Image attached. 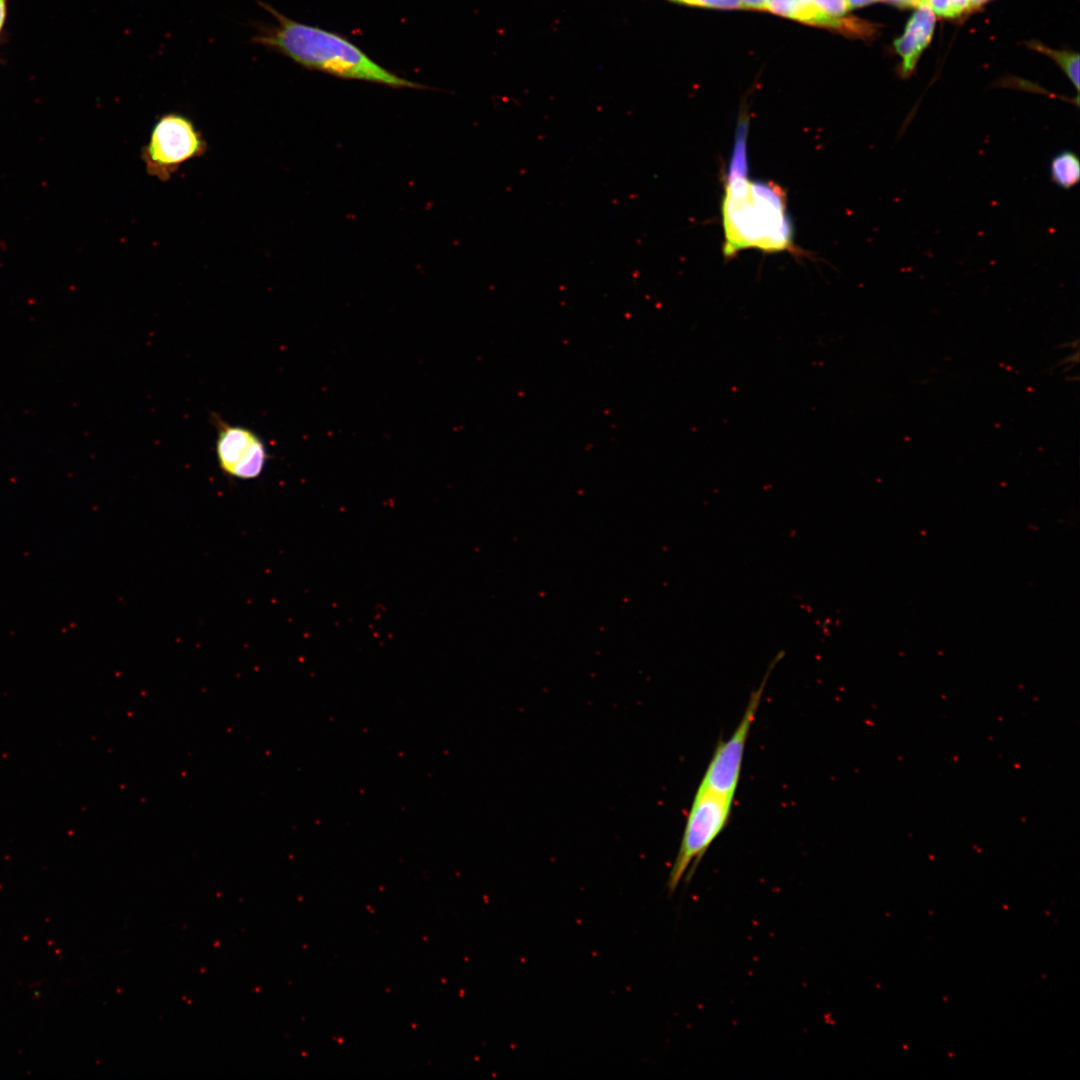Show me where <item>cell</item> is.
Listing matches in <instances>:
<instances>
[{
	"label": "cell",
	"instance_id": "7c38bea8",
	"mask_svg": "<svg viewBox=\"0 0 1080 1080\" xmlns=\"http://www.w3.org/2000/svg\"><path fill=\"white\" fill-rule=\"evenodd\" d=\"M811 1L821 13H823L824 15H826V16H828L830 18H833V19L842 18L846 14L847 10L849 9V5H848L847 0H811Z\"/></svg>",
	"mask_w": 1080,
	"mask_h": 1080
},
{
	"label": "cell",
	"instance_id": "7a4b0ae2",
	"mask_svg": "<svg viewBox=\"0 0 1080 1080\" xmlns=\"http://www.w3.org/2000/svg\"><path fill=\"white\" fill-rule=\"evenodd\" d=\"M276 23L257 26L252 43L275 51L296 64L344 79L396 88H423L382 67L342 35L286 17L271 5L258 2Z\"/></svg>",
	"mask_w": 1080,
	"mask_h": 1080
},
{
	"label": "cell",
	"instance_id": "9a60e30c",
	"mask_svg": "<svg viewBox=\"0 0 1080 1080\" xmlns=\"http://www.w3.org/2000/svg\"><path fill=\"white\" fill-rule=\"evenodd\" d=\"M902 7H918L923 0H887Z\"/></svg>",
	"mask_w": 1080,
	"mask_h": 1080
},
{
	"label": "cell",
	"instance_id": "8fae6325",
	"mask_svg": "<svg viewBox=\"0 0 1080 1080\" xmlns=\"http://www.w3.org/2000/svg\"><path fill=\"white\" fill-rule=\"evenodd\" d=\"M931 11L941 17L953 18L972 8L969 0H923Z\"/></svg>",
	"mask_w": 1080,
	"mask_h": 1080
},
{
	"label": "cell",
	"instance_id": "6da1fadb",
	"mask_svg": "<svg viewBox=\"0 0 1080 1080\" xmlns=\"http://www.w3.org/2000/svg\"><path fill=\"white\" fill-rule=\"evenodd\" d=\"M746 130L745 121L740 127L721 202L723 254L730 258L745 249L794 252L784 190L775 183L752 181L746 175Z\"/></svg>",
	"mask_w": 1080,
	"mask_h": 1080
},
{
	"label": "cell",
	"instance_id": "4fadbf2b",
	"mask_svg": "<svg viewBox=\"0 0 1080 1080\" xmlns=\"http://www.w3.org/2000/svg\"><path fill=\"white\" fill-rule=\"evenodd\" d=\"M682 4L709 8L734 9L742 7L739 0H672Z\"/></svg>",
	"mask_w": 1080,
	"mask_h": 1080
},
{
	"label": "cell",
	"instance_id": "52a82bcc",
	"mask_svg": "<svg viewBox=\"0 0 1080 1080\" xmlns=\"http://www.w3.org/2000/svg\"><path fill=\"white\" fill-rule=\"evenodd\" d=\"M935 28V14L922 1L909 19L903 35L894 42V47L902 59L901 76L909 77L916 63L928 46Z\"/></svg>",
	"mask_w": 1080,
	"mask_h": 1080
},
{
	"label": "cell",
	"instance_id": "5b68a950",
	"mask_svg": "<svg viewBox=\"0 0 1080 1080\" xmlns=\"http://www.w3.org/2000/svg\"><path fill=\"white\" fill-rule=\"evenodd\" d=\"M779 651L771 659L759 686L753 690L744 714L727 740H720L706 767L698 789L734 799L741 777L745 747L755 720L766 683L773 669L784 658Z\"/></svg>",
	"mask_w": 1080,
	"mask_h": 1080
},
{
	"label": "cell",
	"instance_id": "9c48e42d",
	"mask_svg": "<svg viewBox=\"0 0 1080 1080\" xmlns=\"http://www.w3.org/2000/svg\"><path fill=\"white\" fill-rule=\"evenodd\" d=\"M1049 173L1051 180L1058 187L1064 190L1075 187L1080 180L1078 155L1071 150L1059 152L1051 159Z\"/></svg>",
	"mask_w": 1080,
	"mask_h": 1080
},
{
	"label": "cell",
	"instance_id": "e0dca14e",
	"mask_svg": "<svg viewBox=\"0 0 1080 1080\" xmlns=\"http://www.w3.org/2000/svg\"><path fill=\"white\" fill-rule=\"evenodd\" d=\"M6 15V3L5 0H0V30L3 26Z\"/></svg>",
	"mask_w": 1080,
	"mask_h": 1080
},
{
	"label": "cell",
	"instance_id": "5bb4252c",
	"mask_svg": "<svg viewBox=\"0 0 1080 1080\" xmlns=\"http://www.w3.org/2000/svg\"><path fill=\"white\" fill-rule=\"evenodd\" d=\"M744 7L749 8H765L768 0H739Z\"/></svg>",
	"mask_w": 1080,
	"mask_h": 1080
},
{
	"label": "cell",
	"instance_id": "30bf717a",
	"mask_svg": "<svg viewBox=\"0 0 1080 1080\" xmlns=\"http://www.w3.org/2000/svg\"><path fill=\"white\" fill-rule=\"evenodd\" d=\"M1031 47L1052 58L1072 82L1077 93L1079 92V55L1077 53L1054 50L1034 42Z\"/></svg>",
	"mask_w": 1080,
	"mask_h": 1080
},
{
	"label": "cell",
	"instance_id": "2e32d148",
	"mask_svg": "<svg viewBox=\"0 0 1080 1080\" xmlns=\"http://www.w3.org/2000/svg\"><path fill=\"white\" fill-rule=\"evenodd\" d=\"M875 1H879V0H847L849 8L861 7L863 5H867V4L875 2Z\"/></svg>",
	"mask_w": 1080,
	"mask_h": 1080
},
{
	"label": "cell",
	"instance_id": "277c9868",
	"mask_svg": "<svg viewBox=\"0 0 1080 1080\" xmlns=\"http://www.w3.org/2000/svg\"><path fill=\"white\" fill-rule=\"evenodd\" d=\"M207 142L194 122L180 113H167L154 124L141 149L147 174L166 182L187 161L204 155Z\"/></svg>",
	"mask_w": 1080,
	"mask_h": 1080
},
{
	"label": "cell",
	"instance_id": "8992f818",
	"mask_svg": "<svg viewBox=\"0 0 1080 1080\" xmlns=\"http://www.w3.org/2000/svg\"><path fill=\"white\" fill-rule=\"evenodd\" d=\"M217 428L216 458L222 472L234 479L258 478L266 465L265 443L250 428L231 425L215 417Z\"/></svg>",
	"mask_w": 1080,
	"mask_h": 1080
},
{
	"label": "cell",
	"instance_id": "3957f363",
	"mask_svg": "<svg viewBox=\"0 0 1080 1080\" xmlns=\"http://www.w3.org/2000/svg\"><path fill=\"white\" fill-rule=\"evenodd\" d=\"M733 800L697 788L669 873V894L676 891L684 878L691 879L707 850L727 826Z\"/></svg>",
	"mask_w": 1080,
	"mask_h": 1080
},
{
	"label": "cell",
	"instance_id": "ac0fdd59",
	"mask_svg": "<svg viewBox=\"0 0 1080 1080\" xmlns=\"http://www.w3.org/2000/svg\"><path fill=\"white\" fill-rule=\"evenodd\" d=\"M984 1H985V0H969V2H970V4H971V6H972V7H975V6H977V5L981 4V3H983Z\"/></svg>",
	"mask_w": 1080,
	"mask_h": 1080
},
{
	"label": "cell",
	"instance_id": "ba28073f",
	"mask_svg": "<svg viewBox=\"0 0 1080 1080\" xmlns=\"http://www.w3.org/2000/svg\"><path fill=\"white\" fill-rule=\"evenodd\" d=\"M765 9L805 23L830 26L844 32L855 33L859 26L857 19H833L821 13L811 0H768Z\"/></svg>",
	"mask_w": 1080,
	"mask_h": 1080
}]
</instances>
